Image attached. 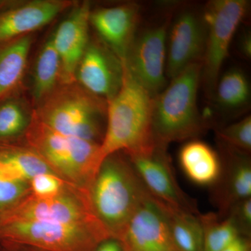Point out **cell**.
I'll list each match as a JSON object with an SVG mask.
<instances>
[{"label": "cell", "instance_id": "obj_1", "mask_svg": "<svg viewBox=\"0 0 251 251\" xmlns=\"http://www.w3.org/2000/svg\"><path fill=\"white\" fill-rule=\"evenodd\" d=\"M89 196L94 214L109 235L120 239L135 213L151 196L126 155L117 152L102 162Z\"/></svg>", "mask_w": 251, "mask_h": 251}, {"label": "cell", "instance_id": "obj_2", "mask_svg": "<svg viewBox=\"0 0 251 251\" xmlns=\"http://www.w3.org/2000/svg\"><path fill=\"white\" fill-rule=\"evenodd\" d=\"M153 98L126 69L116 95L109 100L100 145L103 160L117 152H135L156 143L152 133Z\"/></svg>", "mask_w": 251, "mask_h": 251}, {"label": "cell", "instance_id": "obj_3", "mask_svg": "<svg viewBox=\"0 0 251 251\" xmlns=\"http://www.w3.org/2000/svg\"><path fill=\"white\" fill-rule=\"evenodd\" d=\"M107 106L106 100L74 81L59 83L34 107V112L51 129L100 145L106 126Z\"/></svg>", "mask_w": 251, "mask_h": 251}, {"label": "cell", "instance_id": "obj_4", "mask_svg": "<svg viewBox=\"0 0 251 251\" xmlns=\"http://www.w3.org/2000/svg\"><path fill=\"white\" fill-rule=\"evenodd\" d=\"M34 150L66 182L89 191L102 162L100 144L63 135L33 116L25 133Z\"/></svg>", "mask_w": 251, "mask_h": 251}, {"label": "cell", "instance_id": "obj_5", "mask_svg": "<svg viewBox=\"0 0 251 251\" xmlns=\"http://www.w3.org/2000/svg\"><path fill=\"white\" fill-rule=\"evenodd\" d=\"M201 74L202 64H191L153 98L152 133L156 143L168 147L196 138L204 130L198 107Z\"/></svg>", "mask_w": 251, "mask_h": 251}, {"label": "cell", "instance_id": "obj_6", "mask_svg": "<svg viewBox=\"0 0 251 251\" xmlns=\"http://www.w3.org/2000/svg\"><path fill=\"white\" fill-rule=\"evenodd\" d=\"M0 237L47 251H94L110 237L100 223L0 222Z\"/></svg>", "mask_w": 251, "mask_h": 251}, {"label": "cell", "instance_id": "obj_7", "mask_svg": "<svg viewBox=\"0 0 251 251\" xmlns=\"http://www.w3.org/2000/svg\"><path fill=\"white\" fill-rule=\"evenodd\" d=\"M249 4L247 0H213L202 10L206 36L201 81L209 97H213L232 39Z\"/></svg>", "mask_w": 251, "mask_h": 251}, {"label": "cell", "instance_id": "obj_8", "mask_svg": "<svg viewBox=\"0 0 251 251\" xmlns=\"http://www.w3.org/2000/svg\"><path fill=\"white\" fill-rule=\"evenodd\" d=\"M4 221H46L71 224L100 223L91 205L89 191L69 183L54 198L39 199L30 193L11 209L0 213V222Z\"/></svg>", "mask_w": 251, "mask_h": 251}, {"label": "cell", "instance_id": "obj_9", "mask_svg": "<svg viewBox=\"0 0 251 251\" xmlns=\"http://www.w3.org/2000/svg\"><path fill=\"white\" fill-rule=\"evenodd\" d=\"M167 148L155 143L125 154L153 199L173 209L199 215L197 203L183 191L176 181Z\"/></svg>", "mask_w": 251, "mask_h": 251}, {"label": "cell", "instance_id": "obj_10", "mask_svg": "<svg viewBox=\"0 0 251 251\" xmlns=\"http://www.w3.org/2000/svg\"><path fill=\"white\" fill-rule=\"evenodd\" d=\"M172 16L138 31L124 62L130 76L153 97L166 87L167 39Z\"/></svg>", "mask_w": 251, "mask_h": 251}, {"label": "cell", "instance_id": "obj_11", "mask_svg": "<svg viewBox=\"0 0 251 251\" xmlns=\"http://www.w3.org/2000/svg\"><path fill=\"white\" fill-rule=\"evenodd\" d=\"M206 36L202 11L186 7L172 16L167 39V77L173 79L191 64H202Z\"/></svg>", "mask_w": 251, "mask_h": 251}, {"label": "cell", "instance_id": "obj_12", "mask_svg": "<svg viewBox=\"0 0 251 251\" xmlns=\"http://www.w3.org/2000/svg\"><path fill=\"white\" fill-rule=\"evenodd\" d=\"M125 64L99 38L91 39L81 58L75 81L89 92L107 102L120 91Z\"/></svg>", "mask_w": 251, "mask_h": 251}, {"label": "cell", "instance_id": "obj_13", "mask_svg": "<svg viewBox=\"0 0 251 251\" xmlns=\"http://www.w3.org/2000/svg\"><path fill=\"white\" fill-rule=\"evenodd\" d=\"M120 240L126 251H179L163 206L151 196L135 213Z\"/></svg>", "mask_w": 251, "mask_h": 251}, {"label": "cell", "instance_id": "obj_14", "mask_svg": "<svg viewBox=\"0 0 251 251\" xmlns=\"http://www.w3.org/2000/svg\"><path fill=\"white\" fill-rule=\"evenodd\" d=\"M91 4H75L50 36L61 62L60 83L75 81V74L90 42Z\"/></svg>", "mask_w": 251, "mask_h": 251}, {"label": "cell", "instance_id": "obj_15", "mask_svg": "<svg viewBox=\"0 0 251 251\" xmlns=\"http://www.w3.org/2000/svg\"><path fill=\"white\" fill-rule=\"evenodd\" d=\"M221 154V174L211 186V199L225 217L229 208L243 200L251 198L250 154L219 143Z\"/></svg>", "mask_w": 251, "mask_h": 251}, {"label": "cell", "instance_id": "obj_16", "mask_svg": "<svg viewBox=\"0 0 251 251\" xmlns=\"http://www.w3.org/2000/svg\"><path fill=\"white\" fill-rule=\"evenodd\" d=\"M140 11V4L132 1L91 11L90 25L123 62L138 32Z\"/></svg>", "mask_w": 251, "mask_h": 251}, {"label": "cell", "instance_id": "obj_17", "mask_svg": "<svg viewBox=\"0 0 251 251\" xmlns=\"http://www.w3.org/2000/svg\"><path fill=\"white\" fill-rule=\"evenodd\" d=\"M73 4L65 0L16 1L0 11V44L32 34Z\"/></svg>", "mask_w": 251, "mask_h": 251}, {"label": "cell", "instance_id": "obj_18", "mask_svg": "<svg viewBox=\"0 0 251 251\" xmlns=\"http://www.w3.org/2000/svg\"><path fill=\"white\" fill-rule=\"evenodd\" d=\"M179 162L188 179L200 186L211 187L221 174L219 153L201 140H191L184 144L179 151Z\"/></svg>", "mask_w": 251, "mask_h": 251}, {"label": "cell", "instance_id": "obj_19", "mask_svg": "<svg viewBox=\"0 0 251 251\" xmlns=\"http://www.w3.org/2000/svg\"><path fill=\"white\" fill-rule=\"evenodd\" d=\"M32 43L30 34L0 44V100L19 92Z\"/></svg>", "mask_w": 251, "mask_h": 251}, {"label": "cell", "instance_id": "obj_20", "mask_svg": "<svg viewBox=\"0 0 251 251\" xmlns=\"http://www.w3.org/2000/svg\"><path fill=\"white\" fill-rule=\"evenodd\" d=\"M44 173L55 174L34 150L0 143V176L29 183L34 176Z\"/></svg>", "mask_w": 251, "mask_h": 251}, {"label": "cell", "instance_id": "obj_21", "mask_svg": "<svg viewBox=\"0 0 251 251\" xmlns=\"http://www.w3.org/2000/svg\"><path fill=\"white\" fill-rule=\"evenodd\" d=\"M61 62L50 36L41 48L33 72L31 99L35 107L60 83Z\"/></svg>", "mask_w": 251, "mask_h": 251}, {"label": "cell", "instance_id": "obj_22", "mask_svg": "<svg viewBox=\"0 0 251 251\" xmlns=\"http://www.w3.org/2000/svg\"><path fill=\"white\" fill-rule=\"evenodd\" d=\"M160 204L166 212L172 235L179 251H203V231L198 215Z\"/></svg>", "mask_w": 251, "mask_h": 251}, {"label": "cell", "instance_id": "obj_23", "mask_svg": "<svg viewBox=\"0 0 251 251\" xmlns=\"http://www.w3.org/2000/svg\"><path fill=\"white\" fill-rule=\"evenodd\" d=\"M33 112L34 108L19 92L0 100V143L25 134Z\"/></svg>", "mask_w": 251, "mask_h": 251}, {"label": "cell", "instance_id": "obj_24", "mask_svg": "<svg viewBox=\"0 0 251 251\" xmlns=\"http://www.w3.org/2000/svg\"><path fill=\"white\" fill-rule=\"evenodd\" d=\"M219 108L237 111L247 106L251 99L247 75L240 69H229L220 77L213 97Z\"/></svg>", "mask_w": 251, "mask_h": 251}, {"label": "cell", "instance_id": "obj_25", "mask_svg": "<svg viewBox=\"0 0 251 251\" xmlns=\"http://www.w3.org/2000/svg\"><path fill=\"white\" fill-rule=\"evenodd\" d=\"M203 231V251H221L241 236L227 217L217 213L198 215Z\"/></svg>", "mask_w": 251, "mask_h": 251}, {"label": "cell", "instance_id": "obj_26", "mask_svg": "<svg viewBox=\"0 0 251 251\" xmlns=\"http://www.w3.org/2000/svg\"><path fill=\"white\" fill-rule=\"evenodd\" d=\"M220 143L251 154V117L247 116L237 122L216 130Z\"/></svg>", "mask_w": 251, "mask_h": 251}, {"label": "cell", "instance_id": "obj_27", "mask_svg": "<svg viewBox=\"0 0 251 251\" xmlns=\"http://www.w3.org/2000/svg\"><path fill=\"white\" fill-rule=\"evenodd\" d=\"M30 193L29 183L0 176V213L11 209Z\"/></svg>", "mask_w": 251, "mask_h": 251}, {"label": "cell", "instance_id": "obj_28", "mask_svg": "<svg viewBox=\"0 0 251 251\" xmlns=\"http://www.w3.org/2000/svg\"><path fill=\"white\" fill-rule=\"evenodd\" d=\"M66 182L54 173H44L34 176L29 181L30 193L34 198L47 199L55 197L62 192Z\"/></svg>", "mask_w": 251, "mask_h": 251}, {"label": "cell", "instance_id": "obj_29", "mask_svg": "<svg viewBox=\"0 0 251 251\" xmlns=\"http://www.w3.org/2000/svg\"><path fill=\"white\" fill-rule=\"evenodd\" d=\"M225 217L228 218L232 221L241 236L250 238L251 198L239 201L231 206Z\"/></svg>", "mask_w": 251, "mask_h": 251}, {"label": "cell", "instance_id": "obj_30", "mask_svg": "<svg viewBox=\"0 0 251 251\" xmlns=\"http://www.w3.org/2000/svg\"><path fill=\"white\" fill-rule=\"evenodd\" d=\"M94 251H126L121 241L115 238H108L97 246Z\"/></svg>", "mask_w": 251, "mask_h": 251}, {"label": "cell", "instance_id": "obj_31", "mask_svg": "<svg viewBox=\"0 0 251 251\" xmlns=\"http://www.w3.org/2000/svg\"><path fill=\"white\" fill-rule=\"evenodd\" d=\"M221 251H251L250 238L239 236Z\"/></svg>", "mask_w": 251, "mask_h": 251}, {"label": "cell", "instance_id": "obj_32", "mask_svg": "<svg viewBox=\"0 0 251 251\" xmlns=\"http://www.w3.org/2000/svg\"><path fill=\"white\" fill-rule=\"evenodd\" d=\"M238 47L241 53L246 58L251 57V36L249 31H245L240 36L238 43Z\"/></svg>", "mask_w": 251, "mask_h": 251}, {"label": "cell", "instance_id": "obj_33", "mask_svg": "<svg viewBox=\"0 0 251 251\" xmlns=\"http://www.w3.org/2000/svg\"><path fill=\"white\" fill-rule=\"evenodd\" d=\"M16 1L14 0H0V11L14 4Z\"/></svg>", "mask_w": 251, "mask_h": 251}]
</instances>
